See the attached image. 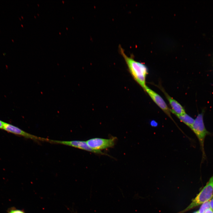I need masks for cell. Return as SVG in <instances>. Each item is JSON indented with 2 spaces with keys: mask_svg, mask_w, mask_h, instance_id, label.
Instances as JSON below:
<instances>
[{
  "mask_svg": "<svg viewBox=\"0 0 213 213\" xmlns=\"http://www.w3.org/2000/svg\"><path fill=\"white\" fill-rule=\"evenodd\" d=\"M120 52L123 57L131 75L135 80L144 90L146 85V78L148 73V69L143 64L137 61L132 57L127 56L120 46Z\"/></svg>",
  "mask_w": 213,
  "mask_h": 213,
  "instance_id": "1",
  "label": "cell"
},
{
  "mask_svg": "<svg viewBox=\"0 0 213 213\" xmlns=\"http://www.w3.org/2000/svg\"><path fill=\"white\" fill-rule=\"evenodd\" d=\"M213 196V175L209 179L200 192L192 199L191 203L185 209L178 213H184L209 201Z\"/></svg>",
  "mask_w": 213,
  "mask_h": 213,
  "instance_id": "2",
  "label": "cell"
},
{
  "mask_svg": "<svg viewBox=\"0 0 213 213\" xmlns=\"http://www.w3.org/2000/svg\"><path fill=\"white\" fill-rule=\"evenodd\" d=\"M191 129L198 138L201 146L203 157L205 156L204 148V141L206 136L209 133L206 130L204 122L203 114H198L194 122Z\"/></svg>",
  "mask_w": 213,
  "mask_h": 213,
  "instance_id": "3",
  "label": "cell"
},
{
  "mask_svg": "<svg viewBox=\"0 0 213 213\" xmlns=\"http://www.w3.org/2000/svg\"><path fill=\"white\" fill-rule=\"evenodd\" d=\"M116 139V137L109 139L95 138L89 139L86 141L91 148L101 150L113 147L115 144Z\"/></svg>",
  "mask_w": 213,
  "mask_h": 213,
  "instance_id": "4",
  "label": "cell"
},
{
  "mask_svg": "<svg viewBox=\"0 0 213 213\" xmlns=\"http://www.w3.org/2000/svg\"><path fill=\"white\" fill-rule=\"evenodd\" d=\"M49 142L73 147L99 154L107 155L109 156H110L109 155L101 151V150H95L91 148L87 144L86 141H61L49 139Z\"/></svg>",
  "mask_w": 213,
  "mask_h": 213,
  "instance_id": "5",
  "label": "cell"
},
{
  "mask_svg": "<svg viewBox=\"0 0 213 213\" xmlns=\"http://www.w3.org/2000/svg\"><path fill=\"white\" fill-rule=\"evenodd\" d=\"M7 131L14 134L20 135L26 138L33 140L36 141H46L49 139L38 137L31 134L12 125L4 122L3 129Z\"/></svg>",
  "mask_w": 213,
  "mask_h": 213,
  "instance_id": "6",
  "label": "cell"
},
{
  "mask_svg": "<svg viewBox=\"0 0 213 213\" xmlns=\"http://www.w3.org/2000/svg\"><path fill=\"white\" fill-rule=\"evenodd\" d=\"M154 102L171 118L170 109L162 97L158 94L146 86L144 89Z\"/></svg>",
  "mask_w": 213,
  "mask_h": 213,
  "instance_id": "7",
  "label": "cell"
},
{
  "mask_svg": "<svg viewBox=\"0 0 213 213\" xmlns=\"http://www.w3.org/2000/svg\"><path fill=\"white\" fill-rule=\"evenodd\" d=\"M162 90L172 107V109H170L171 112L176 116L182 115L186 113L184 108L179 103Z\"/></svg>",
  "mask_w": 213,
  "mask_h": 213,
  "instance_id": "8",
  "label": "cell"
},
{
  "mask_svg": "<svg viewBox=\"0 0 213 213\" xmlns=\"http://www.w3.org/2000/svg\"><path fill=\"white\" fill-rule=\"evenodd\" d=\"M180 121L191 129L193 124L194 120L186 113L180 115L176 116Z\"/></svg>",
  "mask_w": 213,
  "mask_h": 213,
  "instance_id": "9",
  "label": "cell"
},
{
  "mask_svg": "<svg viewBox=\"0 0 213 213\" xmlns=\"http://www.w3.org/2000/svg\"><path fill=\"white\" fill-rule=\"evenodd\" d=\"M210 208L209 201L201 205L198 211V213H204L207 209Z\"/></svg>",
  "mask_w": 213,
  "mask_h": 213,
  "instance_id": "10",
  "label": "cell"
},
{
  "mask_svg": "<svg viewBox=\"0 0 213 213\" xmlns=\"http://www.w3.org/2000/svg\"><path fill=\"white\" fill-rule=\"evenodd\" d=\"M7 212V213H25L23 210L17 209L14 207L9 208Z\"/></svg>",
  "mask_w": 213,
  "mask_h": 213,
  "instance_id": "11",
  "label": "cell"
},
{
  "mask_svg": "<svg viewBox=\"0 0 213 213\" xmlns=\"http://www.w3.org/2000/svg\"><path fill=\"white\" fill-rule=\"evenodd\" d=\"M209 204L210 208L213 211V198L209 201Z\"/></svg>",
  "mask_w": 213,
  "mask_h": 213,
  "instance_id": "12",
  "label": "cell"
},
{
  "mask_svg": "<svg viewBox=\"0 0 213 213\" xmlns=\"http://www.w3.org/2000/svg\"><path fill=\"white\" fill-rule=\"evenodd\" d=\"M150 124L151 126L153 127H156L158 125L157 123L154 120L151 121L150 122Z\"/></svg>",
  "mask_w": 213,
  "mask_h": 213,
  "instance_id": "13",
  "label": "cell"
},
{
  "mask_svg": "<svg viewBox=\"0 0 213 213\" xmlns=\"http://www.w3.org/2000/svg\"><path fill=\"white\" fill-rule=\"evenodd\" d=\"M204 213H213V211L210 208L207 209Z\"/></svg>",
  "mask_w": 213,
  "mask_h": 213,
  "instance_id": "14",
  "label": "cell"
},
{
  "mask_svg": "<svg viewBox=\"0 0 213 213\" xmlns=\"http://www.w3.org/2000/svg\"><path fill=\"white\" fill-rule=\"evenodd\" d=\"M4 122L0 120V129H3Z\"/></svg>",
  "mask_w": 213,
  "mask_h": 213,
  "instance_id": "15",
  "label": "cell"
}]
</instances>
